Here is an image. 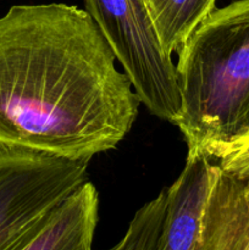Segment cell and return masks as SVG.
<instances>
[{
  "instance_id": "obj_3",
  "label": "cell",
  "mask_w": 249,
  "mask_h": 250,
  "mask_svg": "<svg viewBox=\"0 0 249 250\" xmlns=\"http://www.w3.org/2000/svg\"><path fill=\"white\" fill-rule=\"evenodd\" d=\"M89 161L0 142V250H16L87 182Z\"/></svg>"
},
{
  "instance_id": "obj_6",
  "label": "cell",
  "mask_w": 249,
  "mask_h": 250,
  "mask_svg": "<svg viewBox=\"0 0 249 250\" xmlns=\"http://www.w3.org/2000/svg\"><path fill=\"white\" fill-rule=\"evenodd\" d=\"M98 214L99 195L87 181L16 250H93Z\"/></svg>"
},
{
  "instance_id": "obj_4",
  "label": "cell",
  "mask_w": 249,
  "mask_h": 250,
  "mask_svg": "<svg viewBox=\"0 0 249 250\" xmlns=\"http://www.w3.org/2000/svg\"><path fill=\"white\" fill-rule=\"evenodd\" d=\"M144 106L173 122L181 110L176 66L165 53L143 0H84Z\"/></svg>"
},
{
  "instance_id": "obj_7",
  "label": "cell",
  "mask_w": 249,
  "mask_h": 250,
  "mask_svg": "<svg viewBox=\"0 0 249 250\" xmlns=\"http://www.w3.org/2000/svg\"><path fill=\"white\" fill-rule=\"evenodd\" d=\"M161 46L178 53L193 32L216 9V0H143Z\"/></svg>"
},
{
  "instance_id": "obj_8",
  "label": "cell",
  "mask_w": 249,
  "mask_h": 250,
  "mask_svg": "<svg viewBox=\"0 0 249 250\" xmlns=\"http://www.w3.org/2000/svg\"><path fill=\"white\" fill-rule=\"evenodd\" d=\"M168 203V187L134 214L124 236L107 250H156Z\"/></svg>"
},
{
  "instance_id": "obj_1",
  "label": "cell",
  "mask_w": 249,
  "mask_h": 250,
  "mask_svg": "<svg viewBox=\"0 0 249 250\" xmlns=\"http://www.w3.org/2000/svg\"><path fill=\"white\" fill-rule=\"evenodd\" d=\"M85 10L15 5L0 17V142L90 161L131 132L142 104Z\"/></svg>"
},
{
  "instance_id": "obj_9",
  "label": "cell",
  "mask_w": 249,
  "mask_h": 250,
  "mask_svg": "<svg viewBox=\"0 0 249 250\" xmlns=\"http://www.w3.org/2000/svg\"><path fill=\"white\" fill-rule=\"evenodd\" d=\"M210 159L221 170L239 176L249 175V129L232 143L215 151Z\"/></svg>"
},
{
  "instance_id": "obj_10",
  "label": "cell",
  "mask_w": 249,
  "mask_h": 250,
  "mask_svg": "<svg viewBox=\"0 0 249 250\" xmlns=\"http://www.w3.org/2000/svg\"><path fill=\"white\" fill-rule=\"evenodd\" d=\"M228 250H249V215L229 237Z\"/></svg>"
},
{
  "instance_id": "obj_2",
  "label": "cell",
  "mask_w": 249,
  "mask_h": 250,
  "mask_svg": "<svg viewBox=\"0 0 249 250\" xmlns=\"http://www.w3.org/2000/svg\"><path fill=\"white\" fill-rule=\"evenodd\" d=\"M181 110L173 122L188 154L208 158L249 129V0L215 9L178 51Z\"/></svg>"
},
{
  "instance_id": "obj_5",
  "label": "cell",
  "mask_w": 249,
  "mask_h": 250,
  "mask_svg": "<svg viewBox=\"0 0 249 250\" xmlns=\"http://www.w3.org/2000/svg\"><path fill=\"white\" fill-rule=\"evenodd\" d=\"M214 172L212 159L188 154L182 172L168 187L167 210L156 250H195Z\"/></svg>"
}]
</instances>
